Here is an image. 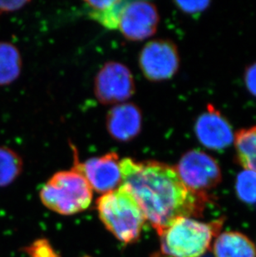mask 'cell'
Masks as SVG:
<instances>
[{
  "label": "cell",
  "instance_id": "obj_8",
  "mask_svg": "<svg viewBox=\"0 0 256 257\" xmlns=\"http://www.w3.org/2000/svg\"><path fill=\"white\" fill-rule=\"evenodd\" d=\"M159 14L153 3L126 1L119 20L118 30L130 41H143L157 32Z\"/></svg>",
  "mask_w": 256,
  "mask_h": 257
},
{
  "label": "cell",
  "instance_id": "obj_15",
  "mask_svg": "<svg viewBox=\"0 0 256 257\" xmlns=\"http://www.w3.org/2000/svg\"><path fill=\"white\" fill-rule=\"evenodd\" d=\"M234 141L240 164L256 173V126L239 131Z\"/></svg>",
  "mask_w": 256,
  "mask_h": 257
},
{
  "label": "cell",
  "instance_id": "obj_20",
  "mask_svg": "<svg viewBox=\"0 0 256 257\" xmlns=\"http://www.w3.org/2000/svg\"><path fill=\"white\" fill-rule=\"evenodd\" d=\"M29 3H30L29 1H25V0H13V1L0 0V14L15 12L21 10Z\"/></svg>",
  "mask_w": 256,
  "mask_h": 257
},
{
  "label": "cell",
  "instance_id": "obj_7",
  "mask_svg": "<svg viewBox=\"0 0 256 257\" xmlns=\"http://www.w3.org/2000/svg\"><path fill=\"white\" fill-rule=\"evenodd\" d=\"M138 61L143 75L152 82L172 78L180 66L177 46L172 42L163 39L146 44L139 54Z\"/></svg>",
  "mask_w": 256,
  "mask_h": 257
},
{
  "label": "cell",
  "instance_id": "obj_16",
  "mask_svg": "<svg viewBox=\"0 0 256 257\" xmlns=\"http://www.w3.org/2000/svg\"><path fill=\"white\" fill-rule=\"evenodd\" d=\"M24 168L21 157L9 147H0V187L12 184L20 177Z\"/></svg>",
  "mask_w": 256,
  "mask_h": 257
},
{
  "label": "cell",
  "instance_id": "obj_6",
  "mask_svg": "<svg viewBox=\"0 0 256 257\" xmlns=\"http://www.w3.org/2000/svg\"><path fill=\"white\" fill-rule=\"evenodd\" d=\"M135 81L130 69L118 62L105 63L94 82L95 96L102 104H117L135 93Z\"/></svg>",
  "mask_w": 256,
  "mask_h": 257
},
{
  "label": "cell",
  "instance_id": "obj_5",
  "mask_svg": "<svg viewBox=\"0 0 256 257\" xmlns=\"http://www.w3.org/2000/svg\"><path fill=\"white\" fill-rule=\"evenodd\" d=\"M176 169L184 185L191 192L200 194H205L216 187L221 179L217 162L201 151L186 153Z\"/></svg>",
  "mask_w": 256,
  "mask_h": 257
},
{
  "label": "cell",
  "instance_id": "obj_13",
  "mask_svg": "<svg viewBox=\"0 0 256 257\" xmlns=\"http://www.w3.org/2000/svg\"><path fill=\"white\" fill-rule=\"evenodd\" d=\"M126 0L85 1L88 8V15L92 20L110 30L118 29L119 20Z\"/></svg>",
  "mask_w": 256,
  "mask_h": 257
},
{
  "label": "cell",
  "instance_id": "obj_19",
  "mask_svg": "<svg viewBox=\"0 0 256 257\" xmlns=\"http://www.w3.org/2000/svg\"><path fill=\"white\" fill-rule=\"evenodd\" d=\"M177 6L187 14H198L205 10L210 4L209 1H177Z\"/></svg>",
  "mask_w": 256,
  "mask_h": 257
},
{
  "label": "cell",
  "instance_id": "obj_10",
  "mask_svg": "<svg viewBox=\"0 0 256 257\" xmlns=\"http://www.w3.org/2000/svg\"><path fill=\"white\" fill-rule=\"evenodd\" d=\"M195 131L200 142L210 149L227 148L234 140L230 124L211 105H208L207 110L199 117Z\"/></svg>",
  "mask_w": 256,
  "mask_h": 257
},
{
  "label": "cell",
  "instance_id": "obj_9",
  "mask_svg": "<svg viewBox=\"0 0 256 257\" xmlns=\"http://www.w3.org/2000/svg\"><path fill=\"white\" fill-rule=\"evenodd\" d=\"M74 168L86 178L92 189L106 194L118 188L121 179V160L116 153H108L78 163L76 158Z\"/></svg>",
  "mask_w": 256,
  "mask_h": 257
},
{
  "label": "cell",
  "instance_id": "obj_11",
  "mask_svg": "<svg viewBox=\"0 0 256 257\" xmlns=\"http://www.w3.org/2000/svg\"><path fill=\"white\" fill-rule=\"evenodd\" d=\"M106 125L109 135L116 141H132L142 131L143 115L134 103H121L109 110Z\"/></svg>",
  "mask_w": 256,
  "mask_h": 257
},
{
  "label": "cell",
  "instance_id": "obj_12",
  "mask_svg": "<svg viewBox=\"0 0 256 257\" xmlns=\"http://www.w3.org/2000/svg\"><path fill=\"white\" fill-rule=\"evenodd\" d=\"M215 257H256L254 244L239 232H224L218 236L212 248Z\"/></svg>",
  "mask_w": 256,
  "mask_h": 257
},
{
  "label": "cell",
  "instance_id": "obj_22",
  "mask_svg": "<svg viewBox=\"0 0 256 257\" xmlns=\"http://www.w3.org/2000/svg\"><path fill=\"white\" fill-rule=\"evenodd\" d=\"M205 257H210V256H209V255H208V256H205Z\"/></svg>",
  "mask_w": 256,
  "mask_h": 257
},
{
  "label": "cell",
  "instance_id": "obj_21",
  "mask_svg": "<svg viewBox=\"0 0 256 257\" xmlns=\"http://www.w3.org/2000/svg\"><path fill=\"white\" fill-rule=\"evenodd\" d=\"M245 83L249 92L256 96V63L247 69L245 73Z\"/></svg>",
  "mask_w": 256,
  "mask_h": 257
},
{
  "label": "cell",
  "instance_id": "obj_18",
  "mask_svg": "<svg viewBox=\"0 0 256 257\" xmlns=\"http://www.w3.org/2000/svg\"><path fill=\"white\" fill-rule=\"evenodd\" d=\"M25 251L29 257H60L50 243L44 239L32 243L25 248Z\"/></svg>",
  "mask_w": 256,
  "mask_h": 257
},
{
  "label": "cell",
  "instance_id": "obj_3",
  "mask_svg": "<svg viewBox=\"0 0 256 257\" xmlns=\"http://www.w3.org/2000/svg\"><path fill=\"white\" fill-rule=\"evenodd\" d=\"M44 206L61 215H73L84 211L92 200V189L74 167L53 175L40 191Z\"/></svg>",
  "mask_w": 256,
  "mask_h": 257
},
{
  "label": "cell",
  "instance_id": "obj_1",
  "mask_svg": "<svg viewBox=\"0 0 256 257\" xmlns=\"http://www.w3.org/2000/svg\"><path fill=\"white\" fill-rule=\"evenodd\" d=\"M121 172L122 184L159 235L177 219L199 216L205 208L207 197L190 191L171 166L126 158L121 161Z\"/></svg>",
  "mask_w": 256,
  "mask_h": 257
},
{
  "label": "cell",
  "instance_id": "obj_14",
  "mask_svg": "<svg viewBox=\"0 0 256 257\" xmlns=\"http://www.w3.org/2000/svg\"><path fill=\"white\" fill-rule=\"evenodd\" d=\"M23 60L17 47L0 41V87L10 85L20 78Z\"/></svg>",
  "mask_w": 256,
  "mask_h": 257
},
{
  "label": "cell",
  "instance_id": "obj_17",
  "mask_svg": "<svg viewBox=\"0 0 256 257\" xmlns=\"http://www.w3.org/2000/svg\"><path fill=\"white\" fill-rule=\"evenodd\" d=\"M237 195L247 203L256 202V173L252 171L242 172L237 177Z\"/></svg>",
  "mask_w": 256,
  "mask_h": 257
},
{
  "label": "cell",
  "instance_id": "obj_4",
  "mask_svg": "<svg viewBox=\"0 0 256 257\" xmlns=\"http://www.w3.org/2000/svg\"><path fill=\"white\" fill-rule=\"evenodd\" d=\"M221 226L220 220L204 223L187 217L177 219L160 234L163 255L200 257L207 250Z\"/></svg>",
  "mask_w": 256,
  "mask_h": 257
},
{
  "label": "cell",
  "instance_id": "obj_2",
  "mask_svg": "<svg viewBox=\"0 0 256 257\" xmlns=\"http://www.w3.org/2000/svg\"><path fill=\"white\" fill-rule=\"evenodd\" d=\"M97 208L104 226L117 240L126 244L139 240L146 217L126 186L121 184L100 197Z\"/></svg>",
  "mask_w": 256,
  "mask_h": 257
}]
</instances>
